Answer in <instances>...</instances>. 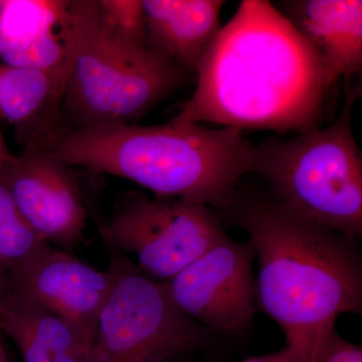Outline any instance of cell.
Returning <instances> with one entry per match:
<instances>
[{"label": "cell", "instance_id": "obj_9", "mask_svg": "<svg viewBox=\"0 0 362 362\" xmlns=\"http://www.w3.org/2000/svg\"><path fill=\"white\" fill-rule=\"evenodd\" d=\"M115 277L111 265L99 270L66 250L45 244L9 274L0 292L25 295L92 343Z\"/></svg>", "mask_w": 362, "mask_h": 362}, {"label": "cell", "instance_id": "obj_21", "mask_svg": "<svg viewBox=\"0 0 362 362\" xmlns=\"http://www.w3.org/2000/svg\"><path fill=\"white\" fill-rule=\"evenodd\" d=\"M168 362H218L214 361L213 359H204V361H195V359L189 357V354H187V356H178L176 358L171 359L170 361Z\"/></svg>", "mask_w": 362, "mask_h": 362}, {"label": "cell", "instance_id": "obj_1", "mask_svg": "<svg viewBox=\"0 0 362 362\" xmlns=\"http://www.w3.org/2000/svg\"><path fill=\"white\" fill-rule=\"evenodd\" d=\"M173 120L280 134L318 127L328 90L312 45L266 0H244L197 68Z\"/></svg>", "mask_w": 362, "mask_h": 362}, {"label": "cell", "instance_id": "obj_22", "mask_svg": "<svg viewBox=\"0 0 362 362\" xmlns=\"http://www.w3.org/2000/svg\"><path fill=\"white\" fill-rule=\"evenodd\" d=\"M0 362H9L7 358L6 349H4V345H2L1 340H0Z\"/></svg>", "mask_w": 362, "mask_h": 362}, {"label": "cell", "instance_id": "obj_8", "mask_svg": "<svg viewBox=\"0 0 362 362\" xmlns=\"http://www.w3.org/2000/svg\"><path fill=\"white\" fill-rule=\"evenodd\" d=\"M255 259L247 240L226 235L164 285L176 308L214 337L239 335L258 308Z\"/></svg>", "mask_w": 362, "mask_h": 362}, {"label": "cell", "instance_id": "obj_11", "mask_svg": "<svg viewBox=\"0 0 362 362\" xmlns=\"http://www.w3.org/2000/svg\"><path fill=\"white\" fill-rule=\"evenodd\" d=\"M276 7L315 49L328 87L361 70V0H290Z\"/></svg>", "mask_w": 362, "mask_h": 362}, {"label": "cell", "instance_id": "obj_14", "mask_svg": "<svg viewBox=\"0 0 362 362\" xmlns=\"http://www.w3.org/2000/svg\"><path fill=\"white\" fill-rule=\"evenodd\" d=\"M0 331L23 362H87L90 342L63 319L20 293L0 292Z\"/></svg>", "mask_w": 362, "mask_h": 362}, {"label": "cell", "instance_id": "obj_4", "mask_svg": "<svg viewBox=\"0 0 362 362\" xmlns=\"http://www.w3.org/2000/svg\"><path fill=\"white\" fill-rule=\"evenodd\" d=\"M64 28L70 56L61 109L66 127L131 123L187 83L190 74L168 59L117 37L96 0L66 1Z\"/></svg>", "mask_w": 362, "mask_h": 362}, {"label": "cell", "instance_id": "obj_17", "mask_svg": "<svg viewBox=\"0 0 362 362\" xmlns=\"http://www.w3.org/2000/svg\"><path fill=\"white\" fill-rule=\"evenodd\" d=\"M100 14L108 28L130 44L149 47L147 25L141 0H96Z\"/></svg>", "mask_w": 362, "mask_h": 362}, {"label": "cell", "instance_id": "obj_16", "mask_svg": "<svg viewBox=\"0 0 362 362\" xmlns=\"http://www.w3.org/2000/svg\"><path fill=\"white\" fill-rule=\"evenodd\" d=\"M45 244L16 206L0 164V291L9 274Z\"/></svg>", "mask_w": 362, "mask_h": 362}, {"label": "cell", "instance_id": "obj_23", "mask_svg": "<svg viewBox=\"0 0 362 362\" xmlns=\"http://www.w3.org/2000/svg\"><path fill=\"white\" fill-rule=\"evenodd\" d=\"M2 6H4V0H0V11H1Z\"/></svg>", "mask_w": 362, "mask_h": 362}, {"label": "cell", "instance_id": "obj_20", "mask_svg": "<svg viewBox=\"0 0 362 362\" xmlns=\"http://www.w3.org/2000/svg\"><path fill=\"white\" fill-rule=\"evenodd\" d=\"M14 157L13 152L7 147L6 140L0 131V164L11 160Z\"/></svg>", "mask_w": 362, "mask_h": 362}, {"label": "cell", "instance_id": "obj_18", "mask_svg": "<svg viewBox=\"0 0 362 362\" xmlns=\"http://www.w3.org/2000/svg\"><path fill=\"white\" fill-rule=\"evenodd\" d=\"M310 362H362V347L340 337L334 328L317 347Z\"/></svg>", "mask_w": 362, "mask_h": 362}, {"label": "cell", "instance_id": "obj_7", "mask_svg": "<svg viewBox=\"0 0 362 362\" xmlns=\"http://www.w3.org/2000/svg\"><path fill=\"white\" fill-rule=\"evenodd\" d=\"M100 235L112 252L131 255L146 277L166 284L226 233L211 207L131 192L117 202Z\"/></svg>", "mask_w": 362, "mask_h": 362}, {"label": "cell", "instance_id": "obj_3", "mask_svg": "<svg viewBox=\"0 0 362 362\" xmlns=\"http://www.w3.org/2000/svg\"><path fill=\"white\" fill-rule=\"evenodd\" d=\"M252 147L243 131L171 120L162 125H59L40 150L69 166L125 178L157 199L220 209L252 171Z\"/></svg>", "mask_w": 362, "mask_h": 362}, {"label": "cell", "instance_id": "obj_10", "mask_svg": "<svg viewBox=\"0 0 362 362\" xmlns=\"http://www.w3.org/2000/svg\"><path fill=\"white\" fill-rule=\"evenodd\" d=\"M23 218L49 245L71 249L82 240L87 211L71 166L40 149H25L1 164Z\"/></svg>", "mask_w": 362, "mask_h": 362}, {"label": "cell", "instance_id": "obj_13", "mask_svg": "<svg viewBox=\"0 0 362 362\" xmlns=\"http://www.w3.org/2000/svg\"><path fill=\"white\" fill-rule=\"evenodd\" d=\"M147 44L188 74H197L220 33L223 0H142Z\"/></svg>", "mask_w": 362, "mask_h": 362}, {"label": "cell", "instance_id": "obj_19", "mask_svg": "<svg viewBox=\"0 0 362 362\" xmlns=\"http://www.w3.org/2000/svg\"><path fill=\"white\" fill-rule=\"evenodd\" d=\"M240 362H295V359L291 351L285 345L278 351L271 352L264 356L247 357Z\"/></svg>", "mask_w": 362, "mask_h": 362}, {"label": "cell", "instance_id": "obj_6", "mask_svg": "<svg viewBox=\"0 0 362 362\" xmlns=\"http://www.w3.org/2000/svg\"><path fill=\"white\" fill-rule=\"evenodd\" d=\"M115 281L98 317L87 362H168L204 349L214 335L183 315L165 285L112 252Z\"/></svg>", "mask_w": 362, "mask_h": 362}, {"label": "cell", "instance_id": "obj_12", "mask_svg": "<svg viewBox=\"0 0 362 362\" xmlns=\"http://www.w3.org/2000/svg\"><path fill=\"white\" fill-rule=\"evenodd\" d=\"M70 65L40 71L0 64V119L25 149H42L59 127Z\"/></svg>", "mask_w": 362, "mask_h": 362}, {"label": "cell", "instance_id": "obj_2", "mask_svg": "<svg viewBox=\"0 0 362 362\" xmlns=\"http://www.w3.org/2000/svg\"><path fill=\"white\" fill-rule=\"evenodd\" d=\"M214 211L249 237L258 259V307L280 326L295 362H310L338 317L361 315L358 240L298 216L269 194L240 187Z\"/></svg>", "mask_w": 362, "mask_h": 362}, {"label": "cell", "instance_id": "obj_15", "mask_svg": "<svg viewBox=\"0 0 362 362\" xmlns=\"http://www.w3.org/2000/svg\"><path fill=\"white\" fill-rule=\"evenodd\" d=\"M66 1H7L0 11V59L56 28Z\"/></svg>", "mask_w": 362, "mask_h": 362}, {"label": "cell", "instance_id": "obj_5", "mask_svg": "<svg viewBox=\"0 0 362 362\" xmlns=\"http://www.w3.org/2000/svg\"><path fill=\"white\" fill-rule=\"evenodd\" d=\"M349 80V78H347ZM346 80L344 105L327 127L254 145L252 171L286 209L351 239L362 237V154L352 110L359 90Z\"/></svg>", "mask_w": 362, "mask_h": 362}]
</instances>
